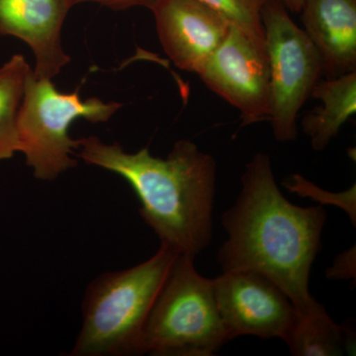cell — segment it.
Wrapping results in <instances>:
<instances>
[{
	"mask_svg": "<svg viewBox=\"0 0 356 356\" xmlns=\"http://www.w3.org/2000/svg\"><path fill=\"white\" fill-rule=\"evenodd\" d=\"M235 204L222 214L228 238L218 252L222 273L254 271L287 295L298 316L318 306L309 290L312 266L322 247L327 213L300 207L281 193L268 154L245 165Z\"/></svg>",
	"mask_w": 356,
	"mask_h": 356,
	"instance_id": "cell-1",
	"label": "cell"
},
{
	"mask_svg": "<svg viewBox=\"0 0 356 356\" xmlns=\"http://www.w3.org/2000/svg\"><path fill=\"white\" fill-rule=\"evenodd\" d=\"M79 140V156L86 163L130 184L140 202V217L161 245L196 257L210 245L217 178L212 154L186 139L177 140L166 159L152 156L147 147L127 153L95 136Z\"/></svg>",
	"mask_w": 356,
	"mask_h": 356,
	"instance_id": "cell-2",
	"label": "cell"
},
{
	"mask_svg": "<svg viewBox=\"0 0 356 356\" xmlns=\"http://www.w3.org/2000/svg\"><path fill=\"white\" fill-rule=\"evenodd\" d=\"M177 254L161 245L147 261L91 281L70 355H142L143 332Z\"/></svg>",
	"mask_w": 356,
	"mask_h": 356,
	"instance_id": "cell-3",
	"label": "cell"
},
{
	"mask_svg": "<svg viewBox=\"0 0 356 356\" xmlns=\"http://www.w3.org/2000/svg\"><path fill=\"white\" fill-rule=\"evenodd\" d=\"M194 259L178 254L143 332L142 355L211 356L229 341L213 280L196 270Z\"/></svg>",
	"mask_w": 356,
	"mask_h": 356,
	"instance_id": "cell-4",
	"label": "cell"
},
{
	"mask_svg": "<svg viewBox=\"0 0 356 356\" xmlns=\"http://www.w3.org/2000/svg\"><path fill=\"white\" fill-rule=\"evenodd\" d=\"M122 106L98 97L83 100L79 89L60 92L51 79L36 77L30 70L17 119L19 152L24 154L26 165L37 179H56L77 165L72 154L79 140L70 137V125L77 119L105 123Z\"/></svg>",
	"mask_w": 356,
	"mask_h": 356,
	"instance_id": "cell-5",
	"label": "cell"
},
{
	"mask_svg": "<svg viewBox=\"0 0 356 356\" xmlns=\"http://www.w3.org/2000/svg\"><path fill=\"white\" fill-rule=\"evenodd\" d=\"M289 13L282 0H267L261 10L269 60L268 122L280 143L296 140L300 111L324 76L318 51Z\"/></svg>",
	"mask_w": 356,
	"mask_h": 356,
	"instance_id": "cell-6",
	"label": "cell"
},
{
	"mask_svg": "<svg viewBox=\"0 0 356 356\" xmlns=\"http://www.w3.org/2000/svg\"><path fill=\"white\" fill-rule=\"evenodd\" d=\"M196 74L211 91L238 110L242 127L269 121V60L264 38L232 25Z\"/></svg>",
	"mask_w": 356,
	"mask_h": 356,
	"instance_id": "cell-7",
	"label": "cell"
},
{
	"mask_svg": "<svg viewBox=\"0 0 356 356\" xmlns=\"http://www.w3.org/2000/svg\"><path fill=\"white\" fill-rule=\"evenodd\" d=\"M212 280L229 341L241 336L284 341L298 320L291 300L261 273L226 271Z\"/></svg>",
	"mask_w": 356,
	"mask_h": 356,
	"instance_id": "cell-8",
	"label": "cell"
},
{
	"mask_svg": "<svg viewBox=\"0 0 356 356\" xmlns=\"http://www.w3.org/2000/svg\"><path fill=\"white\" fill-rule=\"evenodd\" d=\"M149 10L166 56L191 74H197L231 29L226 18L197 0H158Z\"/></svg>",
	"mask_w": 356,
	"mask_h": 356,
	"instance_id": "cell-9",
	"label": "cell"
},
{
	"mask_svg": "<svg viewBox=\"0 0 356 356\" xmlns=\"http://www.w3.org/2000/svg\"><path fill=\"white\" fill-rule=\"evenodd\" d=\"M70 9L65 0H0V37H15L29 46L35 76L51 79L70 62L62 44Z\"/></svg>",
	"mask_w": 356,
	"mask_h": 356,
	"instance_id": "cell-10",
	"label": "cell"
},
{
	"mask_svg": "<svg viewBox=\"0 0 356 356\" xmlns=\"http://www.w3.org/2000/svg\"><path fill=\"white\" fill-rule=\"evenodd\" d=\"M299 13L324 76L356 72V0H304Z\"/></svg>",
	"mask_w": 356,
	"mask_h": 356,
	"instance_id": "cell-11",
	"label": "cell"
},
{
	"mask_svg": "<svg viewBox=\"0 0 356 356\" xmlns=\"http://www.w3.org/2000/svg\"><path fill=\"white\" fill-rule=\"evenodd\" d=\"M311 97L320 104L302 118V131L315 151H324L356 113V72L321 79Z\"/></svg>",
	"mask_w": 356,
	"mask_h": 356,
	"instance_id": "cell-12",
	"label": "cell"
},
{
	"mask_svg": "<svg viewBox=\"0 0 356 356\" xmlns=\"http://www.w3.org/2000/svg\"><path fill=\"white\" fill-rule=\"evenodd\" d=\"M284 343L294 356H339L346 348L343 327L330 317L322 304L298 317Z\"/></svg>",
	"mask_w": 356,
	"mask_h": 356,
	"instance_id": "cell-13",
	"label": "cell"
},
{
	"mask_svg": "<svg viewBox=\"0 0 356 356\" xmlns=\"http://www.w3.org/2000/svg\"><path fill=\"white\" fill-rule=\"evenodd\" d=\"M30 70L21 54H15L0 67V161L19 152L18 113Z\"/></svg>",
	"mask_w": 356,
	"mask_h": 356,
	"instance_id": "cell-14",
	"label": "cell"
},
{
	"mask_svg": "<svg viewBox=\"0 0 356 356\" xmlns=\"http://www.w3.org/2000/svg\"><path fill=\"white\" fill-rule=\"evenodd\" d=\"M243 31L264 38L261 10L267 0H197Z\"/></svg>",
	"mask_w": 356,
	"mask_h": 356,
	"instance_id": "cell-15",
	"label": "cell"
},
{
	"mask_svg": "<svg viewBox=\"0 0 356 356\" xmlns=\"http://www.w3.org/2000/svg\"><path fill=\"white\" fill-rule=\"evenodd\" d=\"M284 187L288 191L296 193L301 197H309L317 201L321 205H334L341 208L348 214L353 226L356 224V185H351L348 191L334 193L320 188L309 181L299 173L287 177Z\"/></svg>",
	"mask_w": 356,
	"mask_h": 356,
	"instance_id": "cell-16",
	"label": "cell"
},
{
	"mask_svg": "<svg viewBox=\"0 0 356 356\" xmlns=\"http://www.w3.org/2000/svg\"><path fill=\"white\" fill-rule=\"evenodd\" d=\"M355 245H353L337 255L332 266L325 271V277L330 280H355Z\"/></svg>",
	"mask_w": 356,
	"mask_h": 356,
	"instance_id": "cell-17",
	"label": "cell"
},
{
	"mask_svg": "<svg viewBox=\"0 0 356 356\" xmlns=\"http://www.w3.org/2000/svg\"><path fill=\"white\" fill-rule=\"evenodd\" d=\"M70 8L84 2H95L113 10H127L133 7H146L151 9L158 0H65Z\"/></svg>",
	"mask_w": 356,
	"mask_h": 356,
	"instance_id": "cell-18",
	"label": "cell"
},
{
	"mask_svg": "<svg viewBox=\"0 0 356 356\" xmlns=\"http://www.w3.org/2000/svg\"><path fill=\"white\" fill-rule=\"evenodd\" d=\"M288 10L292 13H299L301 7L303 6L304 0H282Z\"/></svg>",
	"mask_w": 356,
	"mask_h": 356,
	"instance_id": "cell-19",
	"label": "cell"
}]
</instances>
